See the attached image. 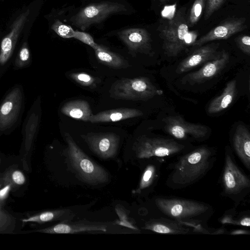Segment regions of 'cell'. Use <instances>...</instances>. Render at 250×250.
<instances>
[{
	"instance_id": "6da1fadb",
	"label": "cell",
	"mask_w": 250,
	"mask_h": 250,
	"mask_svg": "<svg viewBox=\"0 0 250 250\" xmlns=\"http://www.w3.org/2000/svg\"><path fill=\"white\" fill-rule=\"evenodd\" d=\"M215 155L213 149L201 146L179 156L169 165L166 185L172 189H181L199 181L212 168Z\"/></svg>"
},
{
	"instance_id": "7a4b0ae2",
	"label": "cell",
	"mask_w": 250,
	"mask_h": 250,
	"mask_svg": "<svg viewBox=\"0 0 250 250\" xmlns=\"http://www.w3.org/2000/svg\"><path fill=\"white\" fill-rule=\"evenodd\" d=\"M223 195L239 204L250 193V180L238 166L230 149L226 147L221 177Z\"/></svg>"
},
{
	"instance_id": "3957f363",
	"label": "cell",
	"mask_w": 250,
	"mask_h": 250,
	"mask_svg": "<svg viewBox=\"0 0 250 250\" xmlns=\"http://www.w3.org/2000/svg\"><path fill=\"white\" fill-rule=\"evenodd\" d=\"M160 36L163 39V49L168 57H176L183 50L192 45L197 35L189 33L188 27L184 18L178 12L174 18L169 20L161 28Z\"/></svg>"
},
{
	"instance_id": "277c9868",
	"label": "cell",
	"mask_w": 250,
	"mask_h": 250,
	"mask_svg": "<svg viewBox=\"0 0 250 250\" xmlns=\"http://www.w3.org/2000/svg\"><path fill=\"white\" fill-rule=\"evenodd\" d=\"M25 108L22 85L15 84L3 95L0 102V135L8 134L20 125Z\"/></svg>"
},
{
	"instance_id": "5b68a950",
	"label": "cell",
	"mask_w": 250,
	"mask_h": 250,
	"mask_svg": "<svg viewBox=\"0 0 250 250\" xmlns=\"http://www.w3.org/2000/svg\"><path fill=\"white\" fill-rule=\"evenodd\" d=\"M155 203L161 212L178 221L199 220L197 219L211 211L209 205L186 199L160 197Z\"/></svg>"
},
{
	"instance_id": "8992f818",
	"label": "cell",
	"mask_w": 250,
	"mask_h": 250,
	"mask_svg": "<svg viewBox=\"0 0 250 250\" xmlns=\"http://www.w3.org/2000/svg\"><path fill=\"white\" fill-rule=\"evenodd\" d=\"M68 145L67 154L70 162L81 179L90 184L107 182L109 176L106 170L92 161L78 147L68 133H65Z\"/></svg>"
},
{
	"instance_id": "52a82bcc",
	"label": "cell",
	"mask_w": 250,
	"mask_h": 250,
	"mask_svg": "<svg viewBox=\"0 0 250 250\" xmlns=\"http://www.w3.org/2000/svg\"><path fill=\"white\" fill-rule=\"evenodd\" d=\"M111 97L125 100L146 101L163 91L158 89L146 77L122 78L115 82L109 90Z\"/></svg>"
},
{
	"instance_id": "ba28073f",
	"label": "cell",
	"mask_w": 250,
	"mask_h": 250,
	"mask_svg": "<svg viewBox=\"0 0 250 250\" xmlns=\"http://www.w3.org/2000/svg\"><path fill=\"white\" fill-rule=\"evenodd\" d=\"M186 146L174 139L161 137H139L133 146L136 156L140 159L151 158L164 160L184 152Z\"/></svg>"
},
{
	"instance_id": "9c48e42d",
	"label": "cell",
	"mask_w": 250,
	"mask_h": 250,
	"mask_svg": "<svg viewBox=\"0 0 250 250\" xmlns=\"http://www.w3.org/2000/svg\"><path fill=\"white\" fill-rule=\"evenodd\" d=\"M124 5L115 2L102 1L87 5L70 19L71 23L82 30L99 23L108 16L126 11Z\"/></svg>"
},
{
	"instance_id": "30bf717a",
	"label": "cell",
	"mask_w": 250,
	"mask_h": 250,
	"mask_svg": "<svg viewBox=\"0 0 250 250\" xmlns=\"http://www.w3.org/2000/svg\"><path fill=\"white\" fill-rule=\"evenodd\" d=\"M162 121L165 123V130L178 140H186L189 137L199 140L206 137L208 132L207 126L187 122L180 115L167 116Z\"/></svg>"
},
{
	"instance_id": "8fae6325",
	"label": "cell",
	"mask_w": 250,
	"mask_h": 250,
	"mask_svg": "<svg viewBox=\"0 0 250 250\" xmlns=\"http://www.w3.org/2000/svg\"><path fill=\"white\" fill-rule=\"evenodd\" d=\"M81 137L98 156L107 159L115 156L120 141L118 135L111 132H91Z\"/></svg>"
},
{
	"instance_id": "7c38bea8",
	"label": "cell",
	"mask_w": 250,
	"mask_h": 250,
	"mask_svg": "<svg viewBox=\"0 0 250 250\" xmlns=\"http://www.w3.org/2000/svg\"><path fill=\"white\" fill-rule=\"evenodd\" d=\"M24 13L16 21L11 32L4 37L0 43V79L11 65L20 32L27 16Z\"/></svg>"
},
{
	"instance_id": "4fadbf2b",
	"label": "cell",
	"mask_w": 250,
	"mask_h": 250,
	"mask_svg": "<svg viewBox=\"0 0 250 250\" xmlns=\"http://www.w3.org/2000/svg\"><path fill=\"white\" fill-rule=\"evenodd\" d=\"M245 21L246 19L244 18L227 19L201 37L199 40H196L192 46L199 47L210 41L226 40L234 34L247 28Z\"/></svg>"
},
{
	"instance_id": "5bb4252c",
	"label": "cell",
	"mask_w": 250,
	"mask_h": 250,
	"mask_svg": "<svg viewBox=\"0 0 250 250\" xmlns=\"http://www.w3.org/2000/svg\"><path fill=\"white\" fill-rule=\"evenodd\" d=\"M219 43H211L199 46L178 65L176 72L182 74L195 67L219 57L222 51H218Z\"/></svg>"
},
{
	"instance_id": "9a60e30c",
	"label": "cell",
	"mask_w": 250,
	"mask_h": 250,
	"mask_svg": "<svg viewBox=\"0 0 250 250\" xmlns=\"http://www.w3.org/2000/svg\"><path fill=\"white\" fill-rule=\"evenodd\" d=\"M121 40L132 53L150 54L152 52L151 39L148 32L143 28L124 29L118 33Z\"/></svg>"
},
{
	"instance_id": "2e32d148",
	"label": "cell",
	"mask_w": 250,
	"mask_h": 250,
	"mask_svg": "<svg viewBox=\"0 0 250 250\" xmlns=\"http://www.w3.org/2000/svg\"><path fill=\"white\" fill-rule=\"evenodd\" d=\"M229 62V55L222 50L221 55L215 59L207 62L201 69L190 73L183 78V81L190 85L200 84L217 75Z\"/></svg>"
},
{
	"instance_id": "e0dca14e",
	"label": "cell",
	"mask_w": 250,
	"mask_h": 250,
	"mask_svg": "<svg viewBox=\"0 0 250 250\" xmlns=\"http://www.w3.org/2000/svg\"><path fill=\"white\" fill-rule=\"evenodd\" d=\"M232 144L235 152L240 161L250 170V133L248 128L239 125L235 129L232 138Z\"/></svg>"
},
{
	"instance_id": "ac0fdd59",
	"label": "cell",
	"mask_w": 250,
	"mask_h": 250,
	"mask_svg": "<svg viewBox=\"0 0 250 250\" xmlns=\"http://www.w3.org/2000/svg\"><path fill=\"white\" fill-rule=\"evenodd\" d=\"M143 228L161 234H185L190 230L177 221L166 218L151 219L146 223Z\"/></svg>"
},
{
	"instance_id": "d6986e66",
	"label": "cell",
	"mask_w": 250,
	"mask_h": 250,
	"mask_svg": "<svg viewBox=\"0 0 250 250\" xmlns=\"http://www.w3.org/2000/svg\"><path fill=\"white\" fill-rule=\"evenodd\" d=\"M142 115L143 113L137 109L117 108L103 111L95 115L92 114L89 122L92 123L114 122Z\"/></svg>"
},
{
	"instance_id": "ffe728a7",
	"label": "cell",
	"mask_w": 250,
	"mask_h": 250,
	"mask_svg": "<svg viewBox=\"0 0 250 250\" xmlns=\"http://www.w3.org/2000/svg\"><path fill=\"white\" fill-rule=\"evenodd\" d=\"M106 230V226L104 225L62 222L51 228L44 229V231L52 233H75L86 231L105 232Z\"/></svg>"
},
{
	"instance_id": "44dd1931",
	"label": "cell",
	"mask_w": 250,
	"mask_h": 250,
	"mask_svg": "<svg viewBox=\"0 0 250 250\" xmlns=\"http://www.w3.org/2000/svg\"><path fill=\"white\" fill-rule=\"evenodd\" d=\"M161 160L154 159L153 162L145 167L141 177L138 187L132 191L133 193L141 194L146 189L152 188L160 176Z\"/></svg>"
},
{
	"instance_id": "7402d4cb",
	"label": "cell",
	"mask_w": 250,
	"mask_h": 250,
	"mask_svg": "<svg viewBox=\"0 0 250 250\" xmlns=\"http://www.w3.org/2000/svg\"><path fill=\"white\" fill-rule=\"evenodd\" d=\"M236 92V81L234 79L227 83L222 93L210 103L208 112L210 114L220 112L226 109L232 102Z\"/></svg>"
},
{
	"instance_id": "603a6c76",
	"label": "cell",
	"mask_w": 250,
	"mask_h": 250,
	"mask_svg": "<svg viewBox=\"0 0 250 250\" xmlns=\"http://www.w3.org/2000/svg\"><path fill=\"white\" fill-rule=\"evenodd\" d=\"M61 112L64 115L83 121H89L92 111L88 102L82 100L68 102L61 108Z\"/></svg>"
},
{
	"instance_id": "cb8c5ba5",
	"label": "cell",
	"mask_w": 250,
	"mask_h": 250,
	"mask_svg": "<svg viewBox=\"0 0 250 250\" xmlns=\"http://www.w3.org/2000/svg\"><path fill=\"white\" fill-rule=\"evenodd\" d=\"M95 55L99 62L104 65L114 69L126 68L128 62L119 55L111 52L104 46L100 45L95 50Z\"/></svg>"
},
{
	"instance_id": "d4e9b609",
	"label": "cell",
	"mask_w": 250,
	"mask_h": 250,
	"mask_svg": "<svg viewBox=\"0 0 250 250\" xmlns=\"http://www.w3.org/2000/svg\"><path fill=\"white\" fill-rule=\"evenodd\" d=\"M73 213L68 209H60L55 211H46L41 213L39 215L30 217L28 219L22 220L23 222H36L38 223H43L53 220L62 219L64 221H68L70 216Z\"/></svg>"
},
{
	"instance_id": "484cf974",
	"label": "cell",
	"mask_w": 250,
	"mask_h": 250,
	"mask_svg": "<svg viewBox=\"0 0 250 250\" xmlns=\"http://www.w3.org/2000/svg\"><path fill=\"white\" fill-rule=\"evenodd\" d=\"M32 61L30 50L27 43L25 42L14 57L12 64L14 69L18 70L29 67Z\"/></svg>"
},
{
	"instance_id": "4316f807",
	"label": "cell",
	"mask_w": 250,
	"mask_h": 250,
	"mask_svg": "<svg viewBox=\"0 0 250 250\" xmlns=\"http://www.w3.org/2000/svg\"><path fill=\"white\" fill-rule=\"evenodd\" d=\"M52 28L59 36L63 38H72L75 36V31L70 25L63 23L59 20L54 22Z\"/></svg>"
},
{
	"instance_id": "83f0119b",
	"label": "cell",
	"mask_w": 250,
	"mask_h": 250,
	"mask_svg": "<svg viewBox=\"0 0 250 250\" xmlns=\"http://www.w3.org/2000/svg\"><path fill=\"white\" fill-rule=\"evenodd\" d=\"M204 5V0H195L190 10L188 19L190 26L195 24L199 20Z\"/></svg>"
},
{
	"instance_id": "f1b7e54d",
	"label": "cell",
	"mask_w": 250,
	"mask_h": 250,
	"mask_svg": "<svg viewBox=\"0 0 250 250\" xmlns=\"http://www.w3.org/2000/svg\"><path fill=\"white\" fill-rule=\"evenodd\" d=\"M69 77L79 84L84 86H92L95 84V80L91 75L84 73H73Z\"/></svg>"
},
{
	"instance_id": "f546056e",
	"label": "cell",
	"mask_w": 250,
	"mask_h": 250,
	"mask_svg": "<svg viewBox=\"0 0 250 250\" xmlns=\"http://www.w3.org/2000/svg\"><path fill=\"white\" fill-rule=\"evenodd\" d=\"M234 220V218L230 213L224 214L220 219L222 224H230L233 225H239L241 226L249 227L250 226V217L248 216H244L241 218H236Z\"/></svg>"
},
{
	"instance_id": "4dcf8cb0",
	"label": "cell",
	"mask_w": 250,
	"mask_h": 250,
	"mask_svg": "<svg viewBox=\"0 0 250 250\" xmlns=\"http://www.w3.org/2000/svg\"><path fill=\"white\" fill-rule=\"evenodd\" d=\"M74 38L89 45L94 50L98 49L100 46L94 42L90 35L84 32L75 31Z\"/></svg>"
},
{
	"instance_id": "1f68e13d",
	"label": "cell",
	"mask_w": 250,
	"mask_h": 250,
	"mask_svg": "<svg viewBox=\"0 0 250 250\" xmlns=\"http://www.w3.org/2000/svg\"><path fill=\"white\" fill-rule=\"evenodd\" d=\"M225 0H207L205 19L208 20L218 9Z\"/></svg>"
},
{
	"instance_id": "d6a6232c",
	"label": "cell",
	"mask_w": 250,
	"mask_h": 250,
	"mask_svg": "<svg viewBox=\"0 0 250 250\" xmlns=\"http://www.w3.org/2000/svg\"><path fill=\"white\" fill-rule=\"evenodd\" d=\"M236 44L245 54L250 55V37L247 35L241 36L236 40Z\"/></svg>"
},
{
	"instance_id": "836d02e7",
	"label": "cell",
	"mask_w": 250,
	"mask_h": 250,
	"mask_svg": "<svg viewBox=\"0 0 250 250\" xmlns=\"http://www.w3.org/2000/svg\"><path fill=\"white\" fill-rule=\"evenodd\" d=\"M116 210L120 218V221H119L118 223V224L128 227L133 229H138L137 228L135 227L130 222L128 221L126 213L121 208L117 207L116 208Z\"/></svg>"
},
{
	"instance_id": "e575fe53",
	"label": "cell",
	"mask_w": 250,
	"mask_h": 250,
	"mask_svg": "<svg viewBox=\"0 0 250 250\" xmlns=\"http://www.w3.org/2000/svg\"><path fill=\"white\" fill-rule=\"evenodd\" d=\"M176 4L171 6H165L162 11V15L164 18H167L168 20H171L173 18L175 13Z\"/></svg>"
},
{
	"instance_id": "d590c367",
	"label": "cell",
	"mask_w": 250,
	"mask_h": 250,
	"mask_svg": "<svg viewBox=\"0 0 250 250\" xmlns=\"http://www.w3.org/2000/svg\"><path fill=\"white\" fill-rule=\"evenodd\" d=\"M14 181L17 184L21 185L24 183L25 178L23 174L20 171H15L12 174Z\"/></svg>"
},
{
	"instance_id": "8d00e7d4",
	"label": "cell",
	"mask_w": 250,
	"mask_h": 250,
	"mask_svg": "<svg viewBox=\"0 0 250 250\" xmlns=\"http://www.w3.org/2000/svg\"><path fill=\"white\" fill-rule=\"evenodd\" d=\"M10 189V186L8 185L0 190V199H3L7 195Z\"/></svg>"
},
{
	"instance_id": "74e56055",
	"label": "cell",
	"mask_w": 250,
	"mask_h": 250,
	"mask_svg": "<svg viewBox=\"0 0 250 250\" xmlns=\"http://www.w3.org/2000/svg\"><path fill=\"white\" fill-rule=\"evenodd\" d=\"M231 235L250 234V231L245 229H237L232 231Z\"/></svg>"
},
{
	"instance_id": "f35d334b",
	"label": "cell",
	"mask_w": 250,
	"mask_h": 250,
	"mask_svg": "<svg viewBox=\"0 0 250 250\" xmlns=\"http://www.w3.org/2000/svg\"><path fill=\"white\" fill-rule=\"evenodd\" d=\"M160 0V1H166L167 0Z\"/></svg>"
}]
</instances>
